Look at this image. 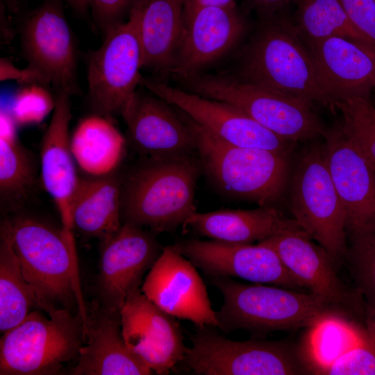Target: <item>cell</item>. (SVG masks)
Returning a JSON list of instances; mask_svg holds the SVG:
<instances>
[{
	"instance_id": "6da1fadb",
	"label": "cell",
	"mask_w": 375,
	"mask_h": 375,
	"mask_svg": "<svg viewBox=\"0 0 375 375\" xmlns=\"http://www.w3.org/2000/svg\"><path fill=\"white\" fill-rule=\"evenodd\" d=\"M1 226L11 238L40 309L48 315L76 306L85 336L88 310L81 292L73 233L22 215L4 218Z\"/></svg>"
},
{
	"instance_id": "7a4b0ae2",
	"label": "cell",
	"mask_w": 375,
	"mask_h": 375,
	"mask_svg": "<svg viewBox=\"0 0 375 375\" xmlns=\"http://www.w3.org/2000/svg\"><path fill=\"white\" fill-rule=\"evenodd\" d=\"M238 80L322 104L334 111L288 8L258 17L238 56Z\"/></svg>"
},
{
	"instance_id": "3957f363",
	"label": "cell",
	"mask_w": 375,
	"mask_h": 375,
	"mask_svg": "<svg viewBox=\"0 0 375 375\" xmlns=\"http://www.w3.org/2000/svg\"><path fill=\"white\" fill-rule=\"evenodd\" d=\"M201 169L195 155L145 159L122 178V222L155 234L176 230L197 212L195 189Z\"/></svg>"
},
{
	"instance_id": "277c9868",
	"label": "cell",
	"mask_w": 375,
	"mask_h": 375,
	"mask_svg": "<svg viewBox=\"0 0 375 375\" xmlns=\"http://www.w3.org/2000/svg\"><path fill=\"white\" fill-rule=\"evenodd\" d=\"M208 278L224 299L215 311L217 328L224 332L242 329L259 335L310 328L329 315H348L347 310L312 293L274 285L244 283L230 277Z\"/></svg>"
},
{
	"instance_id": "5b68a950",
	"label": "cell",
	"mask_w": 375,
	"mask_h": 375,
	"mask_svg": "<svg viewBox=\"0 0 375 375\" xmlns=\"http://www.w3.org/2000/svg\"><path fill=\"white\" fill-rule=\"evenodd\" d=\"M178 110L194 136L201 168L216 186L260 206L277 201L287 183L288 156L229 144Z\"/></svg>"
},
{
	"instance_id": "8992f818",
	"label": "cell",
	"mask_w": 375,
	"mask_h": 375,
	"mask_svg": "<svg viewBox=\"0 0 375 375\" xmlns=\"http://www.w3.org/2000/svg\"><path fill=\"white\" fill-rule=\"evenodd\" d=\"M47 315L32 310L3 333L1 375H58L77 360L85 342L79 313L74 316L69 310L58 309Z\"/></svg>"
},
{
	"instance_id": "52a82bcc",
	"label": "cell",
	"mask_w": 375,
	"mask_h": 375,
	"mask_svg": "<svg viewBox=\"0 0 375 375\" xmlns=\"http://www.w3.org/2000/svg\"><path fill=\"white\" fill-rule=\"evenodd\" d=\"M179 81L184 90L233 105L287 140L308 142L326 130L306 101L240 81L232 74L201 73Z\"/></svg>"
},
{
	"instance_id": "ba28073f",
	"label": "cell",
	"mask_w": 375,
	"mask_h": 375,
	"mask_svg": "<svg viewBox=\"0 0 375 375\" xmlns=\"http://www.w3.org/2000/svg\"><path fill=\"white\" fill-rule=\"evenodd\" d=\"M183 360L198 375L312 374L303 347L286 341L225 338L212 326L197 327Z\"/></svg>"
},
{
	"instance_id": "9c48e42d",
	"label": "cell",
	"mask_w": 375,
	"mask_h": 375,
	"mask_svg": "<svg viewBox=\"0 0 375 375\" xmlns=\"http://www.w3.org/2000/svg\"><path fill=\"white\" fill-rule=\"evenodd\" d=\"M290 201L299 226L338 264L348 252L346 216L323 142L315 140L302 149L291 181Z\"/></svg>"
},
{
	"instance_id": "30bf717a",
	"label": "cell",
	"mask_w": 375,
	"mask_h": 375,
	"mask_svg": "<svg viewBox=\"0 0 375 375\" xmlns=\"http://www.w3.org/2000/svg\"><path fill=\"white\" fill-rule=\"evenodd\" d=\"M142 68L135 19L130 12L88 57V100L94 113L111 119L121 115L140 85Z\"/></svg>"
},
{
	"instance_id": "8fae6325",
	"label": "cell",
	"mask_w": 375,
	"mask_h": 375,
	"mask_svg": "<svg viewBox=\"0 0 375 375\" xmlns=\"http://www.w3.org/2000/svg\"><path fill=\"white\" fill-rule=\"evenodd\" d=\"M22 54L47 85L70 96L79 92L77 51L61 0H44L19 25Z\"/></svg>"
},
{
	"instance_id": "7c38bea8",
	"label": "cell",
	"mask_w": 375,
	"mask_h": 375,
	"mask_svg": "<svg viewBox=\"0 0 375 375\" xmlns=\"http://www.w3.org/2000/svg\"><path fill=\"white\" fill-rule=\"evenodd\" d=\"M140 86L229 144L269 150L287 156L296 144L276 135L228 103L206 98L153 78L142 76Z\"/></svg>"
},
{
	"instance_id": "4fadbf2b",
	"label": "cell",
	"mask_w": 375,
	"mask_h": 375,
	"mask_svg": "<svg viewBox=\"0 0 375 375\" xmlns=\"http://www.w3.org/2000/svg\"><path fill=\"white\" fill-rule=\"evenodd\" d=\"M322 138L333 183L344 209L350 235L375 230V166L345 132L340 122Z\"/></svg>"
},
{
	"instance_id": "5bb4252c",
	"label": "cell",
	"mask_w": 375,
	"mask_h": 375,
	"mask_svg": "<svg viewBox=\"0 0 375 375\" xmlns=\"http://www.w3.org/2000/svg\"><path fill=\"white\" fill-rule=\"evenodd\" d=\"M162 249L154 233L127 222L100 241L97 283L100 303L120 312L128 297L141 288L145 273Z\"/></svg>"
},
{
	"instance_id": "9a60e30c",
	"label": "cell",
	"mask_w": 375,
	"mask_h": 375,
	"mask_svg": "<svg viewBox=\"0 0 375 375\" xmlns=\"http://www.w3.org/2000/svg\"><path fill=\"white\" fill-rule=\"evenodd\" d=\"M171 247L208 277H235L253 283L288 289L302 288L288 272L276 251L260 242L252 244L190 239Z\"/></svg>"
},
{
	"instance_id": "2e32d148",
	"label": "cell",
	"mask_w": 375,
	"mask_h": 375,
	"mask_svg": "<svg viewBox=\"0 0 375 375\" xmlns=\"http://www.w3.org/2000/svg\"><path fill=\"white\" fill-rule=\"evenodd\" d=\"M143 294L171 316L197 327L218 326L207 288L195 265L171 245L163 249L140 288Z\"/></svg>"
},
{
	"instance_id": "e0dca14e",
	"label": "cell",
	"mask_w": 375,
	"mask_h": 375,
	"mask_svg": "<svg viewBox=\"0 0 375 375\" xmlns=\"http://www.w3.org/2000/svg\"><path fill=\"white\" fill-rule=\"evenodd\" d=\"M248 29L237 5L184 13V28L172 74L178 80L201 73L233 50Z\"/></svg>"
},
{
	"instance_id": "ac0fdd59",
	"label": "cell",
	"mask_w": 375,
	"mask_h": 375,
	"mask_svg": "<svg viewBox=\"0 0 375 375\" xmlns=\"http://www.w3.org/2000/svg\"><path fill=\"white\" fill-rule=\"evenodd\" d=\"M120 318L127 345L153 374H169L183 360L187 347L180 324L140 288L128 297Z\"/></svg>"
},
{
	"instance_id": "d6986e66",
	"label": "cell",
	"mask_w": 375,
	"mask_h": 375,
	"mask_svg": "<svg viewBox=\"0 0 375 375\" xmlns=\"http://www.w3.org/2000/svg\"><path fill=\"white\" fill-rule=\"evenodd\" d=\"M171 106L156 95L136 92L121 113L130 143L145 159L197 154L192 131Z\"/></svg>"
},
{
	"instance_id": "ffe728a7",
	"label": "cell",
	"mask_w": 375,
	"mask_h": 375,
	"mask_svg": "<svg viewBox=\"0 0 375 375\" xmlns=\"http://www.w3.org/2000/svg\"><path fill=\"white\" fill-rule=\"evenodd\" d=\"M299 224L286 228L260 242L274 249L301 287L350 311L361 306L359 292H351L338 278L335 263Z\"/></svg>"
},
{
	"instance_id": "44dd1931",
	"label": "cell",
	"mask_w": 375,
	"mask_h": 375,
	"mask_svg": "<svg viewBox=\"0 0 375 375\" xmlns=\"http://www.w3.org/2000/svg\"><path fill=\"white\" fill-rule=\"evenodd\" d=\"M323 90L334 110L347 98L369 97L375 88V48L332 37L306 44Z\"/></svg>"
},
{
	"instance_id": "7402d4cb",
	"label": "cell",
	"mask_w": 375,
	"mask_h": 375,
	"mask_svg": "<svg viewBox=\"0 0 375 375\" xmlns=\"http://www.w3.org/2000/svg\"><path fill=\"white\" fill-rule=\"evenodd\" d=\"M153 372L127 345L120 312L95 301L88 311L85 339L73 375H150Z\"/></svg>"
},
{
	"instance_id": "603a6c76",
	"label": "cell",
	"mask_w": 375,
	"mask_h": 375,
	"mask_svg": "<svg viewBox=\"0 0 375 375\" xmlns=\"http://www.w3.org/2000/svg\"><path fill=\"white\" fill-rule=\"evenodd\" d=\"M55 97L56 106L41 142L40 178L44 189L56 206L62 227L73 232L71 205L79 176L70 144V95L56 91Z\"/></svg>"
},
{
	"instance_id": "cb8c5ba5",
	"label": "cell",
	"mask_w": 375,
	"mask_h": 375,
	"mask_svg": "<svg viewBox=\"0 0 375 375\" xmlns=\"http://www.w3.org/2000/svg\"><path fill=\"white\" fill-rule=\"evenodd\" d=\"M133 14L142 65L160 76L172 74L184 28V0H138Z\"/></svg>"
},
{
	"instance_id": "d4e9b609",
	"label": "cell",
	"mask_w": 375,
	"mask_h": 375,
	"mask_svg": "<svg viewBox=\"0 0 375 375\" xmlns=\"http://www.w3.org/2000/svg\"><path fill=\"white\" fill-rule=\"evenodd\" d=\"M298 224L272 206L252 210L220 209L190 216L182 225L184 232L192 231L211 240L239 243L260 242L279 231Z\"/></svg>"
},
{
	"instance_id": "484cf974",
	"label": "cell",
	"mask_w": 375,
	"mask_h": 375,
	"mask_svg": "<svg viewBox=\"0 0 375 375\" xmlns=\"http://www.w3.org/2000/svg\"><path fill=\"white\" fill-rule=\"evenodd\" d=\"M122 179L114 172L79 177L71 205L73 229L102 241L122 226Z\"/></svg>"
},
{
	"instance_id": "4316f807",
	"label": "cell",
	"mask_w": 375,
	"mask_h": 375,
	"mask_svg": "<svg viewBox=\"0 0 375 375\" xmlns=\"http://www.w3.org/2000/svg\"><path fill=\"white\" fill-rule=\"evenodd\" d=\"M76 165L90 176L114 173L125 153L126 141L111 119L92 114L80 120L71 135Z\"/></svg>"
},
{
	"instance_id": "83f0119b",
	"label": "cell",
	"mask_w": 375,
	"mask_h": 375,
	"mask_svg": "<svg viewBox=\"0 0 375 375\" xmlns=\"http://www.w3.org/2000/svg\"><path fill=\"white\" fill-rule=\"evenodd\" d=\"M33 308H40L38 299L26 281L7 230L0 231V331L19 324Z\"/></svg>"
},
{
	"instance_id": "f1b7e54d",
	"label": "cell",
	"mask_w": 375,
	"mask_h": 375,
	"mask_svg": "<svg viewBox=\"0 0 375 375\" xmlns=\"http://www.w3.org/2000/svg\"><path fill=\"white\" fill-rule=\"evenodd\" d=\"M294 25L306 44L340 37L375 48L350 20L338 0H294Z\"/></svg>"
},
{
	"instance_id": "f546056e",
	"label": "cell",
	"mask_w": 375,
	"mask_h": 375,
	"mask_svg": "<svg viewBox=\"0 0 375 375\" xmlns=\"http://www.w3.org/2000/svg\"><path fill=\"white\" fill-rule=\"evenodd\" d=\"M347 315H327L310 327L303 344L312 374H323L338 358L360 342L367 333Z\"/></svg>"
},
{
	"instance_id": "4dcf8cb0",
	"label": "cell",
	"mask_w": 375,
	"mask_h": 375,
	"mask_svg": "<svg viewBox=\"0 0 375 375\" xmlns=\"http://www.w3.org/2000/svg\"><path fill=\"white\" fill-rule=\"evenodd\" d=\"M36 166L31 153L18 138H0L1 206L15 212L25 203L36 182Z\"/></svg>"
},
{
	"instance_id": "1f68e13d",
	"label": "cell",
	"mask_w": 375,
	"mask_h": 375,
	"mask_svg": "<svg viewBox=\"0 0 375 375\" xmlns=\"http://www.w3.org/2000/svg\"><path fill=\"white\" fill-rule=\"evenodd\" d=\"M336 110L345 132L375 166V107L370 98H347L336 104Z\"/></svg>"
},
{
	"instance_id": "d6a6232c",
	"label": "cell",
	"mask_w": 375,
	"mask_h": 375,
	"mask_svg": "<svg viewBox=\"0 0 375 375\" xmlns=\"http://www.w3.org/2000/svg\"><path fill=\"white\" fill-rule=\"evenodd\" d=\"M347 256L358 285L367 303L375 306V230L351 235Z\"/></svg>"
},
{
	"instance_id": "836d02e7",
	"label": "cell",
	"mask_w": 375,
	"mask_h": 375,
	"mask_svg": "<svg viewBox=\"0 0 375 375\" xmlns=\"http://www.w3.org/2000/svg\"><path fill=\"white\" fill-rule=\"evenodd\" d=\"M47 86L38 83L26 84L14 94L8 110L17 126L41 123L56 106V97Z\"/></svg>"
},
{
	"instance_id": "e575fe53",
	"label": "cell",
	"mask_w": 375,
	"mask_h": 375,
	"mask_svg": "<svg viewBox=\"0 0 375 375\" xmlns=\"http://www.w3.org/2000/svg\"><path fill=\"white\" fill-rule=\"evenodd\" d=\"M323 374L375 375V342L368 332L327 367Z\"/></svg>"
},
{
	"instance_id": "d590c367",
	"label": "cell",
	"mask_w": 375,
	"mask_h": 375,
	"mask_svg": "<svg viewBox=\"0 0 375 375\" xmlns=\"http://www.w3.org/2000/svg\"><path fill=\"white\" fill-rule=\"evenodd\" d=\"M138 0H88L94 25L104 37L124 22Z\"/></svg>"
},
{
	"instance_id": "8d00e7d4",
	"label": "cell",
	"mask_w": 375,
	"mask_h": 375,
	"mask_svg": "<svg viewBox=\"0 0 375 375\" xmlns=\"http://www.w3.org/2000/svg\"><path fill=\"white\" fill-rule=\"evenodd\" d=\"M353 24L375 45V1L338 0Z\"/></svg>"
},
{
	"instance_id": "74e56055",
	"label": "cell",
	"mask_w": 375,
	"mask_h": 375,
	"mask_svg": "<svg viewBox=\"0 0 375 375\" xmlns=\"http://www.w3.org/2000/svg\"><path fill=\"white\" fill-rule=\"evenodd\" d=\"M0 80H13L22 85L38 83L47 86L39 74L28 66L23 69L18 68L6 58L0 60Z\"/></svg>"
},
{
	"instance_id": "f35d334b",
	"label": "cell",
	"mask_w": 375,
	"mask_h": 375,
	"mask_svg": "<svg viewBox=\"0 0 375 375\" xmlns=\"http://www.w3.org/2000/svg\"><path fill=\"white\" fill-rule=\"evenodd\" d=\"M294 0H242L246 11H252L257 17L270 15L288 8Z\"/></svg>"
},
{
	"instance_id": "ab89813d",
	"label": "cell",
	"mask_w": 375,
	"mask_h": 375,
	"mask_svg": "<svg viewBox=\"0 0 375 375\" xmlns=\"http://www.w3.org/2000/svg\"><path fill=\"white\" fill-rule=\"evenodd\" d=\"M235 0H184V13L209 6H233Z\"/></svg>"
},
{
	"instance_id": "60d3db41",
	"label": "cell",
	"mask_w": 375,
	"mask_h": 375,
	"mask_svg": "<svg viewBox=\"0 0 375 375\" xmlns=\"http://www.w3.org/2000/svg\"><path fill=\"white\" fill-rule=\"evenodd\" d=\"M0 18H1V41L3 44L10 43L13 38L12 28L9 18L6 15L8 11L5 6L1 2Z\"/></svg>"
},
{
	"instance_id": "b9f144b4",
	"label": "cell",
	"mask_w": 375,
	"mask_h": 375,
	"mask_svg": "<svg viewBox=\"0 0 375 375\" xmlns=\"http://www.w3.org/2000/svg\"><path fill=\"white\" fill-rule=\"evenodd\" d=\"M366 330L375 342V306L367 304L365 306Z\"/></svg>"
},
{
	"instance_id": "7bdbcfd3",
	"label": "cell",
	"mask_w": 375,
	"mask_h": 375,
	"mask_svg": "<svg viewBox=\"0 0 375 375\" xmlns=\"http://www.w3.org/2000/svg\"><path fill=\"white\" fill-rule=\"evenodd\" d=\"M77 13L85 15L89 10L88 0H65Z\"/></svg>"
},
{
	"instance_id": "ee69618b",
	"label": "cell",
	"mask_w": 375,
	"mask_h": 375,
	"mask_svg": "<svg viewBox=\"0 0 375 375\" xmlns=\"http://www.w3.org/2000/svg\"><path fill=\"white\" fill-rule=\"evenodd\" d=\"M8 12L17 14L19 11L22 0H1Z\"/></svg>"
},
{
	"instance_id": "f6af8a7d",
	"label": "cell",
	"mask_w": 375,
	"mask_h": 375,
	"mask_svg": "<svg viewBox=\"0 0 375 375\" xmlns=\"http://www.w3.org/2000/svg\"><path fill=\"white\" fill-rule=\"evenodd\" d=\"M375 1V0H374Z\"/></svg>"
}]
</instances>
